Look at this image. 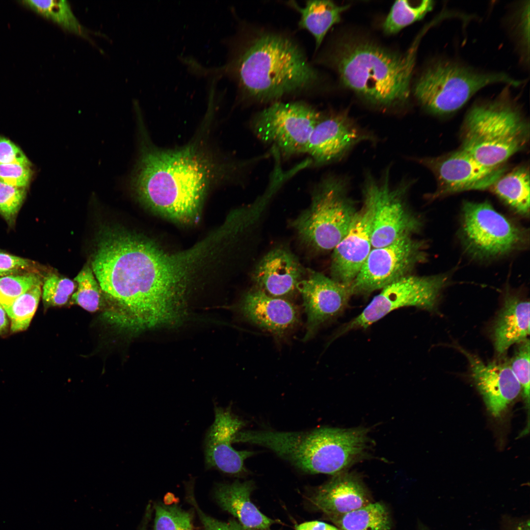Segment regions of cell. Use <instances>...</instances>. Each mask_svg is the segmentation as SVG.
<instances>
[{
  "label": "cell",
  "mask_w": 530,
  "mask_h": 530,
  "mask_svg": "<svg viewBox=\"0 0 530 530\" xmlns=\"http://www.w3.org/2000/svg\"><path fill=\"white\" fill-rule=\"evenodd\" d=\"M91 268L109 324L137 332L184 320L196 276L188 252L170 253L133 232L106 228L99 236Z\"/></svg>",
  "instance_id": "1"
},
{
  "label": "cell",
  "mask_w": 530,
  "mask_h": 530,
  "mask_svg": "<svg viewBox=\"0 0 530 530\" xmlns=\"http://www.w3.org/2000/svg\"><path fill=\"white\" fill-rule=\"evenodd\" d=\"M140 135L138 158L125 185L145 206L173 220L189 223L197 219L205 194L218 173L243 176L219 171L240 160L219 168L197 144L162 149Z\"/></svg>",
  "instance_id": "2"
},
{
  "label": "cell",
  "mask_w": 530,
  "mask_h": 530,
  "mask_svg": "<svg viewBox=\"0 0 530 530\" xmlns=\"http://www.w3.org/2000/svg\"><path fill=\"white\" fill-rule=\"evenodd\" d=\"M229 51L223 66H200L199 73L232 79L243 98L272 103L318 82V74L301 49L285 35L262 33L244 43L230 42Z\"/></svg>",
  "instance_id": "3"
},
{
  "label": "cell",
  "mask_w": 530,
  "mask_h": 530,
  "mask_svg": "<svg viewBox=\"0 0 530 530\" xmlns=\"http://www.w3.org/2000/svg\"><path fill=\"white\" fill-rule=\"evenodd\" d=\"M419 40L403 54L368 41L344 40L331 60L343 83L363 98L381 106H399L409 97Z\"/></svg>",
  "instance_id": "4"
},
{
  "label": "cell",
  "mask_w": 530,
  "mask_h": 530,
  "mask_svg": "<svg viewBox=\"0 0 530 530\" xmlns=\"http://www.w3.org/2000/svg\"><path fill=\"white\" fill-rule=\"evenodd\" d=\"M367 432L362 428L327 427L307 431L240 430L234 443L266 448L305 473L334 476L364 456Z\"/></svg>",
  "instance_id": "5"
},
{
  "label": "cell",
  "mask_w": 530,
  "mask_h": 530,
  "mask_svg": "<svg viewBox=\"0 0 530 530\" xmlns=\"http://www.w3.org/2000/svg\"><path fill=\"white\" fill-rule=\"evenodd\" d=\"M510 98L506 87L495 99L475 104L465 118L461 149L486 166H502L528 141L529 126Z\"/></svg>",
  "instance_id": "6"
},
{
  "label": "cell",
  "mask_w": 530,
  "mask_h": 530,
  "mask_svg": "<svg viewBox=\"0 0 530 530\" xmlns=\"http://www.w3.org/2000/svg\"><path fill=\"white\" fill-rule=\"evenodd\" d=\"M496 83L517 87L523 82L503 72L478 71L450 59H438L422 73L414 92L426 110L445 115L458 110L480 89Z\"/></svg>",
  "instance_id": "7"
},
{
  "label": "cell",
  "mask_w": 530,
  "mask_h": 530,
  "mask_svg": "<svg viewBox=\"0 0 530 530\" xmlns=\"http://www.w3.org/2000/svg\"><path fill=\"white\" fill-rule=\"evenodd\" d=\"M347 188L345 180L334 175L315 184L310 204L292 223L304 243L328 251L345 236L357 211Z\"/></svg>",
  "instance_id": "8"
},
{
  "label": "cell",
  "mask_w": 530,
  "mask_h": 530,
  "mask_svg": "<svg viewBox=\"0 0 530 530\" xmlns=\"http://www.w3.org/2000/svg\"><path fill=\"white\" fill-rule=\"evenodd\" d=\"M460 236L472 257L493 259L524 247L526 231L497 211L487 201H465L461 212Z\"/></svg>",
  "instance_id": "9"
},
{
  "label": "cell",
  "mask_w": 530,
  "mask_h": 530,
  "mask_svg": "<svg viewBox=\"0 0 530 530\" xmlns=\"http://www.w3.org/2000/svg\"><path fill=\"white\" fill-rule=\"evenodd\" d=\"M322 113L302 101H277L251 118V132L262 143L275 149L282 159L305 154L315 126Z\"/></svg>",
  "instance_id": "10"
},
{
  "label": "cell",
  "mask_w": 530,
  "mask_h": 530,
  "mask_svg": "<svg viewBox=\"0 0 530 530\" xmlns=\"http://www.w3.org/2000/svg\"><path fill=\"white\" fill-rule=\"evenodd\" d=\"M449 281V275H406L381 289L357 317L344 325L334 338L354 329H366L391 311L414 306L435 310L440 293Z\"/></svg>",
  "instance_id": "11"
},
{
  "label": "cell",
  "mask_w": 530,
  "mask_h": 530,
  "mask_svg": "<svg viewBox=\"0 0 530 530\" xmlns=\"http://www.w3.org/2000/svg\"><path fill=\"white\" fill-rule=\"evenodd\" d=\"M388 173L380 180L369 175L363 187L371 196L374 205L372 248L382 247L402 237L411 236L418 231L422 225L406 202L408 184L393 186Z\"/></svg>",
  "instance_id": "12"
},
{
  "label": "cell",
  "mask_w": 530,
  "mask_h": 530,
  "mask_svg": "<svg viewBox=\"0 0 530 530\" xmlns=\"http://www.w3.org/2000/svg\"><path fill=\"white\" fill-rule=\"evenodd\" d=\"M424 243L411 236L387 246L371 249L350 284L352 295H367L409 274L426 259Z\"/></svg>",
  "instance_id": "13"
},
{
  "label": "cell",
  "mask_w": 530,
  "mask_h": 530,
  "mask_svg": "<svg viewBox=\"0 0 530 530\" xmlns=\"http://www.w3.org/2000/svg\"><path fill=\"white\" fill-rule=\"evenodd\" d=\"M374 137L362 129L345 112L322 113L313 129L305 154L312 166L337 161L359 143Z\"/></svg>",
  "instance_id": "14"
},
{
  "label": "cell",
  "mask_w": 530,
  "mask_h": 530,
  "mask_svg": "<svg viewBox=\"0 0 530 530\" xmlns=\"http://www.w3.org/2000/svg\"><path fill=\"white\" fill-rule=\"evenodd\" d=\"M418 161L435 175L438 186L437 196L488 188L505 171L503 165H483L462 149L443 157Z\"/></svg>",
  "instance_id": "15"
},
{
  "label": "cell",
  "mask_w": 530,
  "mask_h": 530,
  "mask_svg": "<svg viewBox=\"0 0 530 530\" xmlns=\"http://www.w3.org/2000/svg\"><path fill=\"white\" fill-rule=\"evenodd\" d=\"M363 203L357 210L345 236L333 250L332 278L350 285L371 250V236L374 205L370 195L363 189Z\"/></svg>",
  "instance_id": "16"
},
{
  "label": "cell",
  "mask_w": 530,
  "mask_h": 530,
  "mask_svg": "<svg viewBox=\"0 0 530 530\" xmlns=\"http://www.w3.org/2000/svg\"><path fill=\"white\" fill-rule=\"evenodd\" d=\"M307 316L306 332L303 341L310 339L318 328L341 314L352 295L350 285L311 271L297 284Z\"/></svg>",
  "instance_id": "17"
},
{
  "label": "cell",
  "mask_w": 530,
  "mask_h": 530,
  "mask_svg": "<svg viewBox=\"0 0 530 530\" xmlns=\"http://www.w3.org/2000/svg\"><path fill=\"white\" fill-rule=\"evenodd\" d=\"M215 419L204 440L205 467L232 476L247 472L245 460L255 452L237 450L232 446L233 438L245 423L234 415L230 408L214 406Z\"/></svg>",
  "instance_id": "18"
},
{
  "label": "cell",
  "mask_w": 530,
  "mask_h": 530,
  "mask_svg": "<svg viewBox=\"0 0 530 530\" xmlns=\"http://www.w3.org/2000/svg\"><path fill=\"white\" fill-rule=\"evenodd\" d=\"M458 348L468 361L472 377L488 410L494 417H500L521 392L509 362L486 363L477 355L462 347Z\"/></svg>",
  "instance_id": "19"
},
{
  "label": "cell",
  "mask_w": 530,
  "mask_h": 530,
  "mask_svg": "<svg viewBox=\"0 0 530 530\" xmlns=\"http://www.w3.org/2000/svg\"><path fill=\"white\" fill-rule=\"evenodd\" d=\"M240 310L248 321L276 337L290 332L299 321L298 311L293 304L257 288L244 295Z\"/></svg>",
  "instance_id": "20"
},
{
  "label": "cell",
  "mask_w": 530,
  "mask_h": 530,
  "mask_svg": "<svg viewBox=\"0 0 530 530\" xmlns=\"http://www.w3.org/2000/svg\"><path fill=\"white\" fill-rule=\"evenodd\" d=\"M303 269L295 256L283 248L268 252L253 271L257 288L273 297L282 298L291 294L302 279Z\"/></svg>",
  "instance_id": "21"
},
{
  "label": "cell",
  "mask_w": 530,
  "mask_h": 530,
  "mask_svg": "<svg viewBox=\"0 0 530 530\" xmlns=\"http://www.w3.org/2000/svg\"><path fill=\"white\" fill-rule=\"evenodd\" d=\"M311 502L327 516L340 515L370 503L367 492L357 477L344 472L318 487Z\"/></svg>",
  "instance_id": "22"
},
{
  "label": "cell",
  "mask_w": 530,
  "mask_h": 530,
  "mask_svg": "<svg viewBox=\"0 0 530 530\" xmlns=\"http://www.w3.org/2000/svg\"><path fill=\"white\" fill-rule=\"evenodd\" d=\"M529 335V301L518 294L506 292L493 326L496 352L499 355L504 354L510 346L528 339Z\"/></svg>",
  "instance_id": "23"
},
{
  "label": "cell",
  "mask_w": 530,
  "mask_h": 530,
  "mask_svg": "<svg viewBox=\"0 0 530 530\" xmlns=\"http://www.w3.org/2000/svg\"><path fill=\"white\" fill-rule=\"evenodd\" d=\"M253 489L251 481L220 483L215 487L214 496L220 507L233 515L244 527L270 529L275 521L263 514L251 501Z\"/></svg>",
  "instance_id": "24"
},
{
  "label": "cell",
  "mask_w": 530,
  "mask_h": 530,
  "mask_svg": "<svg viewBox=\"0 0 530 530\" xmlns=\"http://www.w3.org/2000/svg\"><path fill=\"white\" fill-rule=\"evenodd\" d=\"M290 5L299 12V26L312 34L317 49L329 29L340 21L342 13L349 7L338 5L330 0H308L302 7L294 1L290 2Z\"/></svg>",
  "instance_id": "25"
},
{
  "label": "cell",
  "mask_w": 530,
  "mask_h": 530,
  "mask_svg": "<svg viewBox=\"0 0 530 530\" xmlns=\"http://www.w3.org/2000/svg\"><path fill=\"white\" fill-rule=\"evenodd\" d=\"M495 194L518 214L528 216L530 213V173L525 166L505 173L493 184Z\"/></svg>",
  "instance_id": "26"
},
{
  "label": "cell",
  "mask_w": 530,
  "mask_h": 530,
  "mask_svg": "<svg viewBox=\"0 0 530 530\" xmlns=\"http://www.w3.org/2000/svg\"><path fill=\"white\" fill-rule=\"evenodd\" d=\"M328 518L341 530H390L388 511L380 503L367 504L346 513Z\"/></svg>",
  "instance_id": "27"
},
{
  "label": "cell",
  "mask_w": 530,
  "mask_h": 530,
  "mask_svg": "<svg viewBox=\"0 0 530 530\" xmlns=\"http://www.w3.org/2000/svg\"><path fill=\"white\" fill-rule=\"evenodd\" d=\"M33 10L53 20L64 29L87 37L88 31L74 14L70 5L65 0L24 1Z\"/></svg>",
  "instance_id": "28"
},
{
  "label": "cell",
  "mask_w": 530,
  "mask_h": 530,
  "mask_svg": "<svg viewBox=\"0 0 530 530\" xmlns=\"http://www.w3.org/2000/svg\"><path fill=\"white\" fill-rule=\"evenodd\" d=\"M434 1L426 0L413 4L407 0L396 1L393 5L383 26L384 32L395 34L405 26L422 19L431 11Z\"/></svg>",
  "instance_id": "29"
},
{
  "label": "cell",
  "mask_w": 530,
  "mask_h": 530,
  "mask_svg": "<svg viewBox=\"0 0 530 530\" xmlns=\"http://www.w3.org/2000/svg\"><path fill=\"white\" fill-rule=\"evenodd\" d=\"M74 281L77 283V290L71 296L72 304L78 305L90 312L103 308V293L91 267L87 265L84 266Z\"/></svg>",
  "instance_id": "30"
},
{
  "label": "cell",
  "mask_w": 530,
  "mask_h": 530,
  "mask_svg": "<svg viewBox=\"0 0 530 530\" xmlns=\"http://www.w3.org/2000/svg\"><path fill=\"white\" fill-rule=\"evenodd\" d=\"M42 284L35 285L11 304L3 307L10 319L12 332L26 330L29 326L42 296Z\"/></svg>",
  "instance_id": "31"
},
{
  "label": "cell",
  "mask_w": 530,
  "mask_h": 530,
  "mask_svg": "<svg viewBox=\"0 0 530 530\" xmlns=\"http://www.w3.org/2000/svg\"><path fill=\"white\" fill-rule=\"evenodd\" d=\"M77 287V283L55 273H50L43 280L42 297L46 307L62 306L69 302Z\"/></svg>",
  "instance_id": "32"
},
{
  "label": "cell",
  "mask_w": 530,
  "mask_h": 530,
  "mask_svg": "<svg viewBox=\"0 0 530 530\" xmlns=\"http://www.w3.org/2000/svg\"><path fill=\"white\" fill-rule=\"evenodd\" d=\"M154 530H192L191 512L177 505H155Z\"/></svg>",
  "instance_id": "33"
},
{
  "label": "cell",
  "mask_w": 530,
  "mask_h": 530,
  "mask_svg": "<svg viewBox=\"0 0 530 530\" xmlns=\"http://www.w3.org/2000/svg\"><path fill=\"white\" fill-rule=\"evenodd\" d=\"M42 282L39 275L32 272L0 277V304L2 307L10 305L32 287Z\"/></svg>",
  "instance_id": "34"
},
{
  "label": "cell",
  "mask_w": 530,
  "mask_h": 530,
  "mask_svg": "<svg viewBox=\"0 0 530 530\" xmlns=\"http://www.w3.org/2000/svg\"><path fill=\"white\" fill-rule=\"evenodd\" d=\"M509 362L510 368L519 382L527 405L530 404V340L519 343Z\"/></svg>",
  "instance_id": "35"
},
{
  "label": "cell",
  "mask_w": 530,
  "mask_h": 530,
  "mask_svg": "<svg viewBox=\"0 0 530 530\" xmlns=\"http://www.w3.org/2000/svg\"><path fill=\"white\" fill-rule=\"evenodd\" d=\"M24 188L18 187L0 181V213L8 221H12L24 200Z\"/></svg>",
  "instance_id": "36"
},
{
  "label": "cell",
  "mask_w": 530,
  "mask_h": 530,
  "mask_svg": "<svg viewBox=\"0 0 530 530\" xmlns=\"http://www.w3.org/2000/svg\"><path fill=\"white\" fill-rule=\"evenodd\" d=\"M529 1L521 4L513 16V33L522 51L525 60L529 58Z\"/></svg>",
  "instance_id": "37"
},
{
  "label": "cell",
  "mask_w": 530,
  "mask_h": 530,
  "mask_svg": "<svg viewBox=\"0 0 530 530\" xmlns=\"http://www.w3.org/2000/svg\"><path fill=\"white\" fill-rule=\"evenodd\" d=\"M188 500L197 512L204 530H259L244 527L239 522L231 520L227 522L219 521L205 513L199 507L193 494L192 486L187 487Z\"/></svg>",
  "instance_id": "38"
},
{
  "label": "cell",
  "mask_w": 530,
  "mask_h": 530,
  "mask_svg": "<svg viewBox=\"0 0 530 530\" xmlns=\"http://www.w3.org/2000/svg\"><path fill=\"white\" fill-rule=\"evenodd\" d=\"M30 177L29 166L17 163L0 164V181L7 184L24 188Z\"/></svg>",
  "instance_id": "39"
},
{
  "label": "cell",
  "mask_w": 530,
  "mask_h": 530,
  "mask_svg": "<svg viewBox=\"0 0 530 530\" xmlns=\"http://www.w3.org/2000/svg\"><path fill=\"white\" fill-rule=\"evenodd\" d=\"M8 163L30 165L26 157L18 146L9 139L0 136V164Z\"/></svg>",
  "instance_id": "40"
},
{
  "label": "cell",
  "mask_w": 530,
  "mask_h": 530,
  "mask_svg": "<svg viewBox=\"0 0 530 530\" xmlns=\"http://www.w3.org/2000/svg\"><path fill=\"white\" fill-rule=\"evenodd\" d=\"M30 265V261L26 259L0 251V271L19 272Z\"/></svg>",
  "instance_id": "41"
},
{
  "label": "cell",
  "mask_w": 530,
  "mask_h": 530,
  "mask_svg": "<svg viewBox=\"0 0 530 530\" xmlns=\"http://www.w3.org/2000/svg\"><path fill=\"white\" fill-rule=\"evenodd\" d=\"M295 530H341L338 528L327 523L313 521L306 522L298 525Z\"/></svg>",
  "instance_id": "42"
},
{
  "label": "cell",
  "mask_w": 530,
  "mask_h": 530,
  "mask_svg": "<svg viewBox=\"0 0 530 530\" xmlns=\"http://www.w3.org/2000/svg\"><path fill=\"white\" fill-rule=\"evenodd\" d=\"M6 314L4 309L0 304V334L5 333L7 329L8 320Z\"/></svg>",
  "instance_id": "43"
},
{
  "label": "cell",
  "mask_w": 530,
  "mask_h": 530,
  "mask_svg": "<svg viewBox=\"0 0 530 530\" xmlns=\"http://www.w3.org/2000/svg\"><path fill=\"white\" fill-rule=\"evenodd\" d=\"M151 506L150 504H149L146 509L145 515L143 519L141 527H140L139 530H147V526L149 520L151 518Z\"/></svg>",
  "instance_id": "44"
},
{
  "label": "cell",
  "mask_w": 530,
  "mask_h": 530,
  "mask_svg": "<svg viewBox=\"0 0 530 530\" xmlns=\"http://www.w3.org/2000/svg\"><path fill=\"white\" fill-rule=\"evenodd\" d=\"M515 530H530L529 520L521 523Z\"/></svg>",
  "instance_id": "45"
},
{
  "label": "cell",
  "mask_w": 530,
  "mask_h": 530,
  "mask_svg": "<svg viewBox=\"0 0 530 530\" xmlns=\"http://www.w3.org/2000/svg\"><path fill=\"white\" fill-rule=\"evenodd\" d=\"M17 273L18 272L14 271H3L0 270V277L8 275L17 274Z\"/></svg>",
  "instance_id": "46"
}]
</instances>
